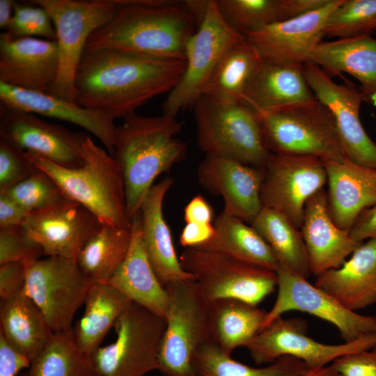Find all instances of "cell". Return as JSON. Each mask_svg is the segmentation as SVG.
<instances>
[{
	"mask_svg": "<svg viewBox=\"0 0 376 376\" xmlns=\"http://www.w3.org/2000/svg\"><path fill=\"white\" fill-rule=\"evenodd\" d=\"M185 61L114 49H86L75 78V102L124 118L151 99L169 93Z\"/></svg>",
	"mask_w": 376,
	"mask_h": 376,
	"instance_id": "obj_1",
	"label": "cell"
},
{
	"mask_svg": "<svg viewBox=\"0 0 376 376\" xmlns=\"http://www.w3.org/2000/svg\"><path fill=\"white\" fill-rule=\"evenodd\" d=\"M116 1V15L90 36L86 49H114L185 61L187 43L198 26L186 1Z\"/></svg>",
	"mask_w": 376,
	"mask_h": 376,
	"instance_id": "obj_2",
	"label": "cell"
},
{
	"mask_svg": "<svg viewBox=\"0 0 376 376\" xmlns=\"http://www.w3.org/2000/svg\"><path fill=\"white\" fill-rule=\"evenodd\" d=\"M182 126L176 117L166 114L133 113L116 127L112 156L123 171L131 219L139 212L155 179L185 157L187 145L176 137Z\"/></svg>",
	"mask_w": 376,
	"mask_h": 376,
	"instance_id": "obj_3",
	"label": "cell"
},
{
	"mask_svg": "<svg viewBox=\"0 0 376 376\" xmlns=\"http://www.w3.org/2000/svg\"><path fill=\"white\" fill-rule=\"evenodd\" d=\"M38 169L49 174L65 196L93 212L102 225L131 228L123 171L118 161L88 136L84 143L83 165L68 168L29 152Z\"/></svg>",
	"mask_w": 376,
	"mask_h": 376,
	"instance_id": "obj_4",
	"label": "cell"
},
{
	"mask_svg": "<svg viewBox=\"0 0 376 376\" xmlns=\"http://www.w3.org/2000/svg\"><path fill=\"white\" fill-rule=\"evenodd\" d=\"M197 143L205 156L263 169L272 152L255 112L240 102L202 95L193 107Z\"/></svg>",
	"mask_w": 376,
	"mask_h": 376,
	"instance_id": "obj_5",
	"label": "cell"
},
{
	"mask_svg": "<svg viewBox=\"0 0 376 376\" xmlns=\"http://www.w3.org/2000/svg\"><path fill=\"white\" fill-rule=\"evenodd\" d=\"M169 305L158 357L164 376H194L192 361L198 350L212 341L210 301L195 279L165 285Z\"/></svg>",
	"mask_w": 376,
	"mask_h": 376,
	"instance_id": "obj_6",
	"label": "cell"
},
{
	"mask_svg": "<svg viewBox=\"0 0 376 376\" xmlns=\"http://www.w3.org/2000/svg\"><path fill=\"white\" fill-rule=\"evenodd\" d=\"M50 15L58 54L56 79L48 92L75 101V78L90 36L116 15V0H30Z\"/></svg>",
	"mask_w": 376,
	"mask_h": 376,
	"instance_id": "obj_7",
	"label": "cell"
},
{
	"mask_svg": "<svg viewBox=\"0 0 376 376\" xmlns=\"http://www.w3.org/2000/svg\"><path fill=\"white\" fill-rule=\"evenodd\" d=\"M166 319L134 302L114 324V342L97 348L89 357L96 376H144L158 370Z\"/></svg>",
	"mask_w": 376,
	"mask_h": 376,
	"instance_id": "obj_8",
	"label": "cell"
},
{
	"mask_svg": "<svg viewBox=\"0 0 376 376\" xmlns=\"http://www.w3.org/2000/svg\"><path fill=\"white\" fill-rule=\"evenodd\" d=\"M256 115L272 153L312 155L322 161L346 158L334 118L318 100Z\"/></svg>",
	"mask_w": 376,
	"mask_h": 376,
	"instance_id": "obj_9",
	"label": "cell"
},
{
	"mask_svg": "<svg viewBox=\"0 0 376 376\" xmlns=\"http://www.w3.org/2000/svg\"><path fill=\"white\" fill-rule=\"evenodd\" d=\"M244 38L226 22L216 0H209L203 19L187 43L185 71L162 102V113L176 117L193 108L224 54Z\"/></svg>",
	"mask_w": 376,
	"mask_h": 376,
	"instance_id": "obj_10",
	"label": "cell"
},
{
	"mask_svg": "<svg viewBox=\"0 0 376 376\" xmlns=\"http://www.w3.org/2000/svg\"><path fill=\"white\" fill-rule=\"evenodd\" d=\"M210 301L234 299L257 306L277 288L270 269L198 248H186L179 257Z\"/></svg>",
	"mask_w": 376,
	"mask_h": 376,
	"instance_id": "obj_11",
	"label": "cell"
},
{
	"mask_svg": "<svg viewBox=\"0 0 376 376\" xmlns=\"http://www.w3.org/2000/svg\"><path fill=\"white\" fill-rule=\"evenodd\" d=\"M25 267L22 292L36 304L54 333L72 330L93 282L73 259L47 256Z\"/></svg>",
	"mask_w": 376,
	"mask_h": 376,
	"instance_id": "obj_12",
	"label": "cell"
},
{
	"mask_svg": "<svg viewBox=\"0 0 376 376\" xmlns=\"http://www.w3.org/2000/svg\"><path fill=\"white\" fill-rule=\"evenodd\" d=\"M275 272L277 296L267 311L263 329L283 314L298 311L334 325L345 342L376 335V316L361 315L347 308L306 278L280 265Z\"/></svg>",
	"mask_w": 376,
	"mask_h": 376,
	"instance_id": "obj_13",
	"label": "cell"
},
{
	"mask_svg": "<svg viewBox=\"0 0 376 376\" xmlns=\"http://www.w3.org/2000/svg\"><path fill=\"white\" fill-rule=\"evenodd\" d=\"M327 181L321 159L312 155L272 153L263 168L262 205L283 214L300 229L306 202L323 189Z\"/></svg>",
	"mask_w": 376,
	"mask_h": 376,
	"instance_id": "obj_14",
	"label": "cell"
},
{
	"mask_svg": "<svg viewBox=\"0 0 376 376\" xmlns=\"http://www.w3.org/2000/svg\"><path fill=\"white\" fill-rule=\"evenodd\" d=\"M375 346L376 335L343 344L322 343L306 334L305 323L300 319L280 317L262 329L244 347L256 363H271L281 357L290 356L314 368Z\"/></svg>",
	"mask_w": 376,
	"mask_h": 376,
	"instance_id": "obj_15",
	"label": "cell"
},
{
	"mask_svg": "<svg viewBox=\"0 0 376 376\" xmlns=\"http://www.w3.org/2000/svg\"><path fill=\"white\" fill-rule=\"evenodd\" d=\"M88 136L85 132H74L0 102V138L58 166H81L84 143Z\"/></svg>",
	"mask_w": 376,
	"mask_h": 376,
	"instance_id": "obj_16",
	"label": "cell"
},
{
	"mask_svg": "<svg viewBox=\"0 0 376 376\" xmlns=\"http://www.w3.org/2000/svg\"><path fill=\"white\" fill-rule=\"evenodd\" d=\"M306 81L317 100L331 113L346 158L376 169V143L366 133L359 117L363 97L351 83L338 84L318 65L304 64Z\"/></svg>",
	"mask_w": 376,
	"mask_h": 376,
	"instance_id": "obj_17",
	"label": "cell"
},
{
	"mask_svg": "<svg viewBox=\"0 0 376 376\" xmlns=\"http://www.w3.org/2000/svg\"><path fill=\"white\" fill-rule=\"evenodd\" d=\"M22 226L40 246L45 256L75 260L102 224L86 207L68 200L31 213Z\"/></svg>",
	"mask_w": 376,
	"mask_h": 376,
	"instance_id": "obj_18",
	"label": "cell"
},
{
	"mask_svg": "<svg viewBox=\"0 0 376 376\" xmlns=\"http://www.w3.org/2000/svg\"><path fill=\"white\" fill-rule=\"evenodd\" d=\"M343 0H329L304 15L271 24L245 35L263 59L304 64L322 41L329 15Z\"/></svg>",
	"mask_w": 376,
	"mask_h": 376,
	"instance_id": "obj_19",
	"label": "cell"
},
{
	"mask_svg": "<svg viewBox=\"0 0 376 376\" xmlns=\"http://www.w3.org/2000/svg\"><path fill=\"white\" fill-rule=\"evenodd\" d=\"M200 185L222 197L224 212L251 224L261 210L260 189L263 169L236 161L205 156L199 164Z\"/></svg>",
	"mask_w": 376,
	"mask_h": 376,
	"instance_id": "obj_20",
	"label": "cell"
},
{
	"mask_svg": "<svg viewBox=\"0 0 376 376\" xmlns=\"http://www.w3.org/2000/svg\"><path fill=\"white\" fill-rule=\"evenodd\" d=\"M58 64L56 40L0 34V83L48 92L56 79Z\"/></svg>",
	"mask_w": 376,
	"mask_h": 376,
	"instance_id": "obj_21",
	"label": "cell"
},
{
	"mask_svg": "<svg viewBox=\"0 0 376 376\" xmlns=\"http://www.w3.org/2000/svg\"><path fill=\"white\" fill-rule=\"evenodd\" d=\"M300 229L311 272L315 276L340 267L361 244L352 237L350 231L339 228L334 223L329 214L327 194L324 189L306 202Z\"/></svg>",
	"mask_w": 376,
	"mask_h": 376,
	"instance_id": "obj_22",
	"label": "cell"
},
{
	"mask_svg": "<svg viewBox=\"0 0 376 376\" xmlns=\"http://www.w3.org/2000/svg\"><path fill=\"white\" fill-rule=\"evenodd\" d=\"M317 100L306 81L304 64L263 58L241 103L258 114Z\"/></svg>",
	"mask_w": 376,
	"mask_h": 376,
	"instance_id": "obj_23",
	"label": "cell"
},
{
	"mask_svg": "<svg viewBox=\"0 0 376 376\" xmlns=\"http://www.w3.org/2000/svg\"><path fill=\"white\" fill-rule=\"evenodd\" d=\"M0 102L36 115L78 125L97 137L112 155L116 129L114 118L104 112L83 107L75 101L47 92L25 90L0 83Z\"/></svg>",
	"mask_w": 376,
	"mask_h": 376,
	"instance_id": "obj_24",
	"label": "cell"
},
{
	"mask_svg": "<svg viewBox=\"0 0 376 376\" xmlns=\"http://www.w3.org/2000/svg\"><path fill=\"white\" fill-rule=\"evenodd\" d=\"M174 180L166 177L154 185L140 207L142 242L148 259L161 283L194 279L178 258L171 230L163 214V203Z\"/></svg>",
	"mask_w": 376,
	"mask_h": 376,
	"instance_id": "obj_25",
	"label": "cell"
},
{
	"mask_svg": "<svg viewBox=\"0 0 376 376\" xmlns=\"http://www.w3.org/2000/svg\"><path fill=\"white\" fill-rule=\"evenodd\" d=\"M323 162L329 214L339 228L350 231L359 216L376 205V169L347 158L342 162Z\"/></svg>",
	"mask_w": 376,
	"mask_h": 376,
	"instance_id": "obj_26",
	"label": "cell"
},
{
	"mask_svg": "<svg viewBox=\"0 0 376 376\" xmlns=\"http://www.w3.org/2000/svg\"><path fill=\"white\" fill-rule=\"evenodd\" d=\"M308 62L331 78L343 72L354 77L363 102L376 107V39L371 35L321 41Z\"/></svg>",
	"mask_w": 376,
	"mask_h": 376,
	"instance_id": "obj_27",
	"label": "cell"
},
{
	"mask_svg": "<svg viewBox=\"0 0 376 376\" xmlns=\"http://www.w3.org/2000/svg\"><path fill=\"white\" fill-rule=\"evenodd\" d=\"M107 283L132 302L166 318L169 295L145 251L139 212L132 219L131 240L127 256Z\"/></svg>",
	"mask_w": 376,
	"mask_h": 376,
	"instance_id": "obj_28",
	"label": "cell"
},
{
	"mask_svg": "<svg viewBox=\"0 0 376 376\" xmlns=\"http://www.w3.org/2000/svg\"><path fill=\"white\" fill-rule=\"evenodd\" d=\"M340 267L316 276L315 285L353 311L376 303V237L361 243Z\"/></svg>",
	"mask_w": 376,
	"mask_h": 376,
	"instance_id": "obj_29",
	"label": "cell"
},
{
	"mask_svg": "<svg viewBox=\"0 0 376 376\" xmlns=\"http://www.w3.org/2000/svg\"><path fill=\"white\" fill-rule=\"evenodd\" d=\"M132 301L107 282H93L84 301L82 317L72 328L79 349L89 357Z\"/></svg>",
	"mask_w": 376,
	"mask_h": 376,
	"instance_id": "obj_30",
	"label": "cell"
},
{
	"mask_svg": "<svg viewBox=\"0 0 376 376\" xmlns=\"http://www.w3.org/2000/svg\"><path fill=\"white\" fill-rule=\"evenodd\" d=\"M0 334L32 361L54 332L36 304L20 292L1 300Z\"/></svg>",
	"mask_w": 376,
	"mask_h": 376,
	"instance_id": "obj_31",
	"label": "cell"
},
{
	"mask_svg": "<svg viewBox=\"0 0 376 376\" xmlns=\"http://www.w3.org/2000/svg\"><path fill=\"white\" fill-rule=\"evenodd\" d=\"M214 236L199 247L276 272L279 263L263 237L246 222L222 212L214 224Z\"/></svg>",
	"mask_w": 376,
	"mask_h": 376,
	"instance_id": "obj_32",
	"label": "cell"
},
{
	"mask_svg": "<svg viewBox=\"0 0 376 376\" xmlns=\"http://www.w3.org/2000/svg\"><path fill=\"white\" fill-rule=\"evenodd\" d=\"M267 311L234 299L210 302L211 340L224 353L231 355L246 345L263 329Z\"/></svg>",
	"mask_w": 376,
	"mask_h": 376,
	"instance_id": "obj_33",
	"label": "cell"
},
{
	"mask_svg": "<svg viewBox=\"0 0 376 376\" xmlns=\"http://www.w3.org/2000/svg\"><path fill=\"white\" fill-rule=\"evenodd\" d=\"M329 0H216L226 22L245 36L258 29L318 9Z\"/></svg>",
	"mask_w": 376,
	"mask_h": 376,
	"instance_id": "obj_34",
	"label": "cell"
},
{
	"mask_svg": "<svg viewBox=\"0 0 376 376\" xmlns=\"http://www.w3.org/2000/svg\"><path fill=\"white\" fill-rule=\"evenodd\" d=\"M250 225L271 247L280 265L306 279L309 276V260L301 233L285 216L262 207Z\"/></svg>",
	"mask_w": 376,
	"mask_h": 376,
	"instance_id": "obj_35",
	"label": "cell"
},
{
	"mask_svg": "<svg viewBox=\"0 0 376 376\" xmlns=\"http://www.w3.org/2000/svg\"><path fill=\"white\" fill-rule=\"evenodd\" d=\"M262 61L258 50L244 37L224 54L203 95L222 101L241 103L246 88Z\"/></svg>",
	"mask_w": 376,
	"mask_h": 376,
	"instance_id": "obj_36",
	"label": "cell"
},
{
	"mask_svg": "<svg viewBox=\"0 0 376 376\" xmlns=\"http://www.w3.org/2000/svg\"><path fill=\"white\" fill-rule=\"evenodd\" d=\"M130 240L131 228L102 225L75 260L92 282H107L126 257Z\"/></svg>",
	"mask_w": 376,
	"mask_h": 376,
	"instance_id": "obj_37",
	"label": "cell"
},
{
	"mask_svg": "<svg viewBox=\"0 0 376 376\" xmlns=\"http://www.w3.org/2000/svg\"><path fill=\"white\" fill-rule=\"evenodd\" d=\"M309 368L303 361L290 356L265 367H251L233 359L212 341L202 346L192 361L194 376H298Z\"/></svg>",
	"mask_w": 376,
	"mask_h": 376,
	"instance_id": "obj_38",
	"label": "cell"
},
{
	"mask_svg": "<svg viewBox=\"0 0 376 376\" xmlns=\"http://www.w3.org/2000/svg\"><path fill=\"white\" fill-rule=\"evenodd\" d=\"M89 358L77 347L72 329L54 333L43 350L19 376H89Z\"/></svg>",
	"mask_w": 376,
	"mask_h": 376,
	"instance_id": "obj_39",
	"label": "cell"
},
{
	"mask_svg": "<svg viewBox=\"0 0 376 376\" xmlns=\"http://www.w3.org/2000/svg\"><path fill=\"white\" fill-rule=\"evenodd\" d=\"M375 31L376 0H343L327 18L323 36L350 38Z\"/></svg>",
	"mask_w": 376,
	"mask_h": 376,
	"instance_id": "obj_40",
	"label": "cell"
},
{
	"mask_svg": "<svg viewBox=\"0 0 376 376\" xmlns=\"http://www.w3.org/2000/svg\"><path fill=\"white\" fill-rule=\"evenodd\" d=\"M4 193L30 214L70 200L55 180L37 167L29 177Z\"/></svg>",
	"mask_w": 376,
	"mask_h": 376,
	"instance_id": "obj_41",
	"label": "cell"
},
{
	"mask_svg": "<svg viewBox=\"0 0 376 376\" xmlns=\"http://www.w3.org/2000/svg\"><path fill=\"white\" fill-rule=\"evenodd\" d=\"M5 32L15 38L42 37L56 40L50 15L42 7L15 1L13 15Z\"/></svg>",
	"mask_w": 376,
	"mask_h": 376,
	"instance_id": "obj_42",
	"label": "cell"
},
{
	"mask_svg": "<svg viewBox=\"0 0 376 376\" xmlns=\"http://www.w3.org/2000/svg\"><path fill=\"white\" fill-rule=\"evenodd\" d=\"M43 255L40 246L22 225L0 227V265L6 263L26 265Z\"/></svg>",
	"mask_w": 376,
	"mask_h": 376,
	"instance_id": "obj_43",
	"label": "cell"
},
{
	"mask_svg": "<svg viewBox=\"0 0 376 376\" xmlns=\"http://www.w3.org/2000/svg\"><path fill=\"white\" fill-rule=\"evenodd\" d=\"M36 169L24 151L0 138V193L7 191Z\"/></svg>",
	"mask_w": 376,
	"mask_h": 376,
	"instance_id": "obj_44",
	"label": "cell"
},
{
	"mask_svg": "<svg viewBox=\"0 0 376 376\" xmlns=\"http://www.w3.org/2000/svg\"><path fill=\"white\" fill-rule=\"evenodd\" d=\"M331 365L342 376H376V346L341 356Z\"/></svg>",
	"mask_w": 376,
	"mask_h": 376,
	"instance_id": "obj_45",
	"label": "cell"
},
{
	"mask_svg": "<svg viewBox=\"0 0 376 376\" xmlns=\"http://www.w3.org/2000/svg\"><path fill=\"white\" fill-rule=\"evenodd\" d=\"M25 265L6 263L0 265V298L7 299L22 292L25 283Z\"/></svg>",
	"mask_w": 376,
	"mask_h": 376,
	"instance_id": "obj_46",
	"label": "cell"
},
{
	"mask_svg": "<svg viewBox=\"0 0 376 376\" xmlns=\"http://www.w3.org/2000/svg\"><path fill=\"white\" fill-rule=\"evenodd\" d=\"M31 363L26 355L0 334V376H17L21 370L28 368Z\"/></svg>",
	"mask_w": 376,
	"mask_h": 376,
	"instance_id": "obj_47",
	"label": "cell"
},
{
	"mask_svg": "<svg viewBox=\"0 0 376 376\" xmlns=\"http://www.w3.org/2000/svg\"><path fill=\"white\" fill-rule=\"evenodd\" d=\"M212 224L186 223L180 235V244L186 248H196L207 242L214 235Z\"/></svg>",
	"mask_w": 376,
	"mask_h": 376,
	"instance_id": "obj_48",
	"label": "cell"
},
{
	"mask_svg": "<svg viewBox=\"0 0 376 376\" xmlns=\"http://www.w3.org/2000/svg\"><path fill=\"white\" fill-rule=\"evenodd\" d=\"M29 214L7 194H0V227L22 225Z\"/></svg>",
	"mask_w": 376,
	"mask_h": 376,
	"instance_id": "obj_49",
	"label": "cell"
},
{
	"mask_svg": "<svg viewBox=\"0 0 376 376\" xmlns=\"http://www.w3.org/2000/svg\"><path fill=\"white\" fill-rule=\"evenodd\" d=\"M350 232L352 237L360 243L376 237V205L359 216Z\"/></svg>",
	"mask_w": 376,
	"mask_h": 376,
	"instance_id": "obj_50",
	"label": "cell"
},
{
	"mask_svg": "<svg viewBox=\"0 0 376 376\" xmlns=\"http://www.w3.org/2000/svg\"><path fill=\"white\" fill-rule=\"evenodd\" d=\"M213 210L201 195L193 197L184 209L185 223L212 224Z\"/></svg>",
	"mask_w": 376,
	"mask_h": 376,
	"instance_id": "obj_51",
	"label": "cell"
},
{
	"mask_svg": "<svg viewBox=\"0 0 376 376\" xmlns=\"http://www.w3.org/2000/svg\"><path fill=\"white\" fill-rule=\"evenodd\" d=\"M15 1L0 0V28L4 31L13 17Z\"/></svg>",
	"mask_w": 376,
	"mask_h": 376,
	"instance_id": "obj_52",
	"label": "cell"
},
{
	"mask_svg": "<svg viewBox=\"0 0 376 376\" xmlns=\"http://www.w3.org/2000/svg\"><path fill=\"white\" fill-rule=\"evenodd\" d=\"M298 376H342L332 366L310 368L305 373Z\"/></svg>",
	"mask_w": 376,
	"mask_h": 376,
	"instance_id": "obj_53",
	"label": "cell"
},
{
	"mask_svg": "<svg viewBox=\"0 0 376 376\" xmlns=\"http://www.w3.org/2000/svg\"><path fill=\"white\" fill-rule=\"evenodd\" d=\"M89 376H96V375H93V374L91 373V374Z\"/></svg>",
	"mask_w": 376,
	"mask_h": 376,
	"instance_id": "obj_54",
	"label": "cell"
}]
</instances>
